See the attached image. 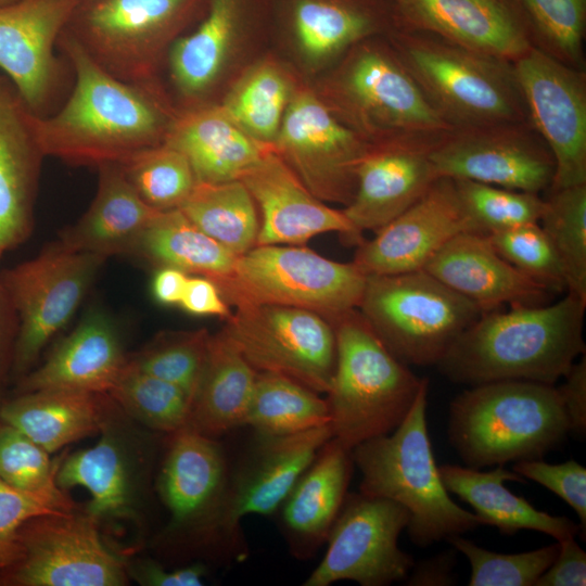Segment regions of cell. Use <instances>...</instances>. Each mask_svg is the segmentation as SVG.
<instances>
[{"label":"cell","instance_id":"obj_49","mask_svg":"<svg viewBox=\"0 0 586 586\" xmlns=\"http://www.w3.org/2000/svg\"><path fill=\"white\" fill-rule=\"evenodd\" d=\"M487 237L494 249L518 270L551 293L566 292L562 266L539 222L517 226Z\"/></svg>","mask_w":586,"mask_h":586},{"label":"cell","instance_id":"obj_43","mask_svg":"<svg viewBox=\"0 0 586 586\" xmlns=\"http://www.w3.org/2000/svg\"><path fill=\"white\" fill-rule=\"evenodd\" d=\"M63 457L53 461L24 433L5 423L0 425V479L58 511L69 512L75 504L56 482Z\"/></svg>","mask_w":586,"mask_h":586},{"label":"cell","instance_id":"obj_4","mask_svg":"<svg viewBox=\"0 0 586 586\" xmlns=\"http://www.w3.org/2000/svg\"><path fill=\"white\" fill-rule=\"evenodd\" d=\"M429 380L402 423L391 433L351 450L361 473L360 493L391 499L407 509L410 539L424 548L483 525L474 512L458 506L441 479L426 423Z\"/></svg>","mask_w":586,"mask_h":586},{"label":"cell","instance_id":"obj_17","mask_svg":"<svg viewBox=\"0 0 586 586\" xmlns=\"http://www.w3.org/2000/svg\"><path fill=\"white\" fill-rule=\"evenodd\" d=\"M527 119L549 148V190L586 184V75L533 46L513 61ZM548 190V191H549Z\"/></svg>","mask_w":586,"mask_h":586},{"label":"cell","instance_id":"obj_2","mask_svg":"<svg viewBox=\"0 0 586 586\" xmlns=\"http://www.w3.org/2000/svg\"><path fill=\"white\" fill-rule=\"evenodd\" d=\"M585 309L586 301L565 292L555 303L483 313L436 366L469 386L505 380L555 385L585 355Z\"/></svg>","mask_w":586,"mask_h":586},{"label":"cell","instance_id":"obj_24","mask_svg":"<svg viewBox=\"0 0 586 586\" xmlns=\"http://www.w3.org/2000/svg\"><path fill=\"white\" fill-rule=\"evenodd\" d=\"M227 483L224 453L214 438L188 426L173 434L158 477L170 528L217 534Z\"/></svg>","mask_w":586,"mask_h":586},{"label":"cell","instance_id":"obj_59","mask_svg":"<svg viewBox=\"0 0 586 586\" xmlns=\"http://www.w3.org/2000/svg\"><path fill=\"white\" fill-rule=\"evenodd\" d=\"M15 1H17V0H0V7L5 5V4H10V3L15 2Z\"/></svg>","mask_w":586,"mask_h":586},{"label":"cell","instance_id":"obj_57","mask_svg":"<svg viewBox=\"0 0 586 586\" xmlns=\"http://www.w3.org/2000/svg\"><path fill=\"white\" fill-rule=\"evenodd\" d=\"M456 549L441 552L430 559L413 564V572L408 585L413 586H447L455 582Z\"/></svg>","mask_w":586,"mask_h":586},{"label":"cell","instance_id":"obj_10","mask_svg":"<svg viewBox=\"0 0 586 586\" xmlns=\"http://www.w3.org/2000/svg\"><path fill=\"white\" fill-rule=\"evenodd\" d=\"M204 0H84L65 30L115 78L155 89L166 48Z\"/></svg>","mask_w":586,"mask_h":586},{"label":"cell","instance_id":"obj_41","mask_svg":"<svg viewBox=\"0 0 586 586\" xmlns=\"http://www.w3.org/2000/svg\"><path fill=\"white\" fill-rule=\"evenodd\" d=\"M539 225L562 266L566 292L586 301V184L547 191Z\"/></svg>","mask_w":586,"mask_h":586},{"label":"cell","instance_id":"obj_16","mask_svg":"<svg viewBox=\"0 0 586 586\" xmlns=\"http://www.w3.org/2000/svg\"><path fill=\"white\" fill-rule=\"evenodd\" d=\"M440 177L539 194L556 173L555 158L528 120L453 129L433 148Z\"/></svg>","mask_w":586,"mask_h":586},{"label":"cell","instance_id":"obj_51","mask_svg":"<svg viewBox=\"0 0 586 586\" xmlns=\"http://www.w3.org/2000/svg\"><path fill=\"white\" fill-rule=\"evenodd\" d=\"M512 470L523 479L532 480L563 499L579 519L581 532L586 531V468L570 459L551 464L543 459L513 463Z\"/></svg>","mask_w":586,"mask_h":586},{"label":"cell","instance_id":"obj_50","mask_svg":"<svg viewBox=\"0 0 586 586\" xmlns=\"http://www.w3.org/2000/svg\"><path fill=\"white\" fill-rule=\"evenodd\" d=\"M63 513L42 500L24 494L0 479V582L5 583L21 556L20 531L40 514Z\"/></svg>","mask_w":586,"mask_h":586},{"label":"cell","instance_id":"obj_45","mask_svg":"<svg viewBox=\"0 0 586 586\" xmlns=\"http://www.w3.org/2000/svg\"><path fill=\"white\" fill-rule=\"evenodd\" d=\"M534 46L585 71L586 0H518Z\"/></svg>","mask_w":586,"mask_h":586},{"label":"cell","instance_id":"obj_36","mask_svg":"<svg viewBox=\"0 0 586 586\" xmlns=\"http://www.w3.org/2000/svg\"><path fill=\"white\" fill-rule=\"evenodd\" d=\"M257 371L222 332L209 335L188 428L212 438L244 425Z\"/></svg>","mask_w":586,"mask_h":586},{"label":"cell","instance_id":"obj_14","mask_svg":"<svg viewBox=\"0 0 586 586\" xmlns=\"http://www.w3.org/2000/svg\"><path fill=\"white\" fill-rule=\"evenodd\" d=\"M21 556L5 583L18 586H123L128 570L87 512L47 513L20 531Z\"/></svg>","mask_w":586,"mask_h":586},{"label":"cell","instance_id":"obj_47","mask_svg":"<svg viewBox=\"0 0 586 586\" xmlns=\"http://www.w3.org/2000/svg\"><path fill=\"white\" fill-rule=\"evenodd\" d=\"M208 339L206 330L163 334L128 360L136 368L178 386L192 403L204 368Z\"/></svg>","mask_w":586,"mask_h":586},{"label":"cell","instance_id":"obj_26","mask_svg":"<svg viewBox=\"0 0 586 586\" xmlns=\"http://www.w3.org/2000/svg\"><path fill=\"white\" fill-rule=\"evenodd\" d=\"M423 270L473 302L483 313L502 305H543L553 294L507 262L488 237L481 233L455 235Z\"/></svg>","mask_w":586,"mask_h":586},{"label":"cell","instance_id":"obj_25","mask_svg":"<svg viewBox=\"0 0 586 586\" xmlns=\"http://www.w3.org/2000/svg\"><path fill=\"white\" fill-rule=\"evenodd\" d=\"M34 115L12 82L0 77V258L24 243L34 228L44 157Z\"/></svg>","mask_w":586,"mask_h":586},{"label":"cell","instance_id":"obj_19","mask_svg":"<svg viewBox=\"0 0 586 586\" xmlns=\"http://www.w3.org/2000/svg\"><path fill=\"white\" fill-rule=\"evenodd\" d=\"M257 435L233 477H228L219 515L217 534L233 550L235 544L240 546V520L249 514L268 515L282 505L333 432L327 424L289 435Z\"/></svg>","mask_w":586,"mask_h":586},{"label":"cell","instance_id":"obj_23","mask_svg":"<svg viewBox=\"0 0 586 586\" xmlns=\"http://www.w3.org/2000/svg\"><path fill=\"white\" fill-rule=\"evenodd\" d=\"M395 25L515 61L534 43L518 0H391Z\"/></svg>","mask_w":586,"mask_h":586},{"label":"cell","instance_id":"obj_42","mask_svg":"<svg viewBox=\"0 0 586 586\" xmlns=\"http://www.w3.org/2000/svg\"><path fill=\"white\" fill-rule=\"evenodd\" d=\"M107 395L125 415L152 430L174 434L189 424L191 398L129 360Z\"/></svg>","mask_w":586,"mask_h":586},{"label":"cell","instance_id":"obj_28","mask_svg":"<svg viewBox=\"0 0 586 586\" xmlns=\"http://www.w3.org/2000/svg\"><path fill=\"white\" fill-rule=\"evenodd\" d=\"M281 4L297 47L313 63L346 54L395 25L391 0H281Z\"/></svg>","mask_w":586,"mask_h":586},{"label":"cell","instance_id":"obj_58","mask_svg":"<svg viewBox=\"0 0 586 586\" xmlns=\"http://www.w3.org/2000/svg\"><path fill=\"white\" fill-rule=\"evenodd\" d=\"M189 275L169 266L157 269L152 280V295L156 302L166 306L179 305Z\"/></svg>","mask_w":586,"mask_h":586},{"label":"cell","instance_id":"obj_56","mask_svg":"<svg viewBox=\"0 0 586 586\" xmlns=\"http://www.w3.org/2000/svg\"><path fill=\"white\" fill-rule=\"evenodd\" d=\"M17 332V316L0 278V408L7 374L12 370Z\"/></svg>","mask_w":586,"mask_h":586},{"label":"cell","instance_id":"obj_11","mask_svg":"<svg viewBox=\"0 0 586 586\" xmlns=\"http://www.w3.org/2000/svg\"><path fill=\"white\" fill-rule=\"evenodd\" d=\"M106 259L56 241L35 257L0 272L18 320L12 364L15 373L26 372L68 323Z\"/></svg>","mask_w":586,"mask_h":586},{"label":"cell","instance_id":"obj_35","mask_svg":"<svg viewBox=\"0 0 586 586\" xmlns=\"http://www.w3.org/2000/svg\"><path fill=\"white\" fill-rule=\"evenodd\" d=\"M252 11L253 0H208L196 29L175 40L168 65L173 84L183 98L199 99L215 85Z\"/></svg>","mask_w":586,"mask_h":586},{"label":"cell","instance_id":"obj_8","mask_svg":"<svg viewBox=\"0 0 586 586\" xmlns=\"http://www.w3.org/2000/svg\"><path fill=\"white\" fill-rule=\"evenodd\" d=\"M358 310L405 365H437L483 314L423 269L367 276Z\"/></svg>","mask_w":586,"mask_h":586},{"label":"cell","instance_id":"obj_3","mask_svg":"<svg viewBox=\"0 0 586 586\" xmlns=\"http://www.w3.org/2000/svg\"><path fill=\"white\" fill-rule=\"evenodd\" d=\"M569 433V417L556 385L489 382L470 386L449 406V443L474 469L543 459Z\"/></svg>","mask_w":586,"mask_h":586},{"label":"cell","instance_id":"obj_44","mask_svg":"<svg viewBox=\"0 0 586 586\" xmlns=\"http://www.w3.org/2000/svg\"><path fill=\"white\" fill-rule=\"evenodd\" d=\"M120 166L140 198L158 212L179 208L198 183L184 154L166 143Z\"/></svg>","mask_w":586,"mask_h":586},{"label":"cell","instance_id":"obj_46","mask_svg":"<svg viewBox=\"0 0 586 586\" xmlns=\"http://www.w3.org/2000/svg\"><path fill=\"white\" fill-rule=\"evenodd\" d=\"M477 233L489 235L517 226L539 222L545 200L539 194L466 179H454Z\"/></svg>","mask_w":586,"mask_h":586},{"label":"cell","instance_id":"obj_52","mask_svg":"<svg viewBox=\"0 0 586 586\" xmlns=\"http://www.w3.org/2000/svg\"><path fill=\"white\" fill-rule=\"evenodd\" d=\"M559 543V552L552 564L536 581L535 586H585L586 553L569 538Z\"/></svg>","mask_w":586,"mask_h":586},{"label":"cell","instance_id":"obj_54","mask_svg":"<svg viewBox=\"0 0 586 586\" xmlns=\"http://www.w3.org/2000/svg\"><path fill=\"white\" fill-rule=\"evenodd\" d=\"M565 382L559 386L569 421L570 433L584 436L586 432V357L572 366L563 378Z\"/></svg>","mask_w":586,"mask_h":586},{"label":"cell","instance_id":"obj_34","mask_svg":"<svg viewBox=\"0 0 586 586\" xmlns=\"http://www.w3.org/2000/svg\"><path fill=\"white\" fill-rule=\"evenodd\" d=\"M353 464L351 450L332 437L283 501L285 528L302 553L328 538L346 498Z\"/></svg>","mask_w":586,"mask_h":586},{"label":"cell","instance_id":"obj_31","mask_svg":"<svg viewBox=\"0 0 586 586\" xmlns=\"http://www.w3.org/2000/svg\"><path fill=\"white\" fill-rule=\"evenodd\" d=\"M118 413L114 402L97 444L64 456L56 474L62 489L80 486L89 492L91 499L85 512L98 523L127 519L133 513V463L126 438L117 428Z\"/></svg>","mask_w":586,"mask_h":586},{"label":"cell","instance_id":"obj_1","mask_svg":"<svg viewBox=\"0 0 586 586\" xmlns=\"http://www.w3.org/2000/svg\"><path fill=\"white\" fill-rule=\"evenodd\" d=\"M75 74L74 88L52 115H34L44 156L74 166L123 165L165 142L176 117L155 89L122 81L100 67L64 29L58 39Z\"/></svg>","mask_w":586,"mask_h":586},{"label":"cell","instance_id":"obj_53","mask_svg":"<svg viewBox=\"0 0 586 586\" xmlns=\"http://www.w3.org/2000/svg\"><path fill=\"white\" fill-rule=\"evenodd\" d=\"M179 306L195 316H218L227 319L232 313L218 286L202 276L189 277Z\"/></svg>","mask_w":586,"mask_h":586},{"label":"cell","instance_id":"obj_30","mask_svg":"<svg viewBox=\"0 0 586 586\" xmlns=\"http://www.w3.org/2000/svg\"><path fill=\"white\" fill-rule=\"evenodd\" d=\"M95 196L76 224L65 228L59 241L68 249L110 257L130 254L158 215L127 179L119 164L98 167Z\"/></svg>","mask_w":586,"mask_h":586},{"label":"cell","instance_id":"obj_37","mask_svg":"<svg viewBox=\"0 0 586 586\" xmlns=\"http://www.w3.org/2000/svg\"><path fill=\"white\" fill-rule=\"evenodd\" d=\"M157 267L169 266L217 283L232 272L239 256L207 235L179 209L160 212L130 254Z\"/></svg>","mask_w":586,"mask_h":586},{"label":"cell","instance_id":"obj_55","mask_svg":"<svg viewBox=\"0 0 586 586\" xmlns=\"http://www.w3.org/2000/svg\"><path fill=\"white\" fill-rule=\"evenodd\" d=\"M128 572V575L144 586H200L203 585L206 570L202 564L196 563L167 571L152 560H143L137 562Z\"/></svg>","mask_w":586,"mask_h":586},{"label":"cell","instance_id":"obj_6","mask_svg":"<svg viewBox=\"0 0 586 586\" xmlns=\"http://www.w3.org/2000/svg\"><path fill=\"white\" fill-rule=\"evenodd\" d=\"M336 364L328 393L333 437L346 449L394 431L424 378L383 344L358 309L332 322Z\"/></svg>","mask_w":586,"mask_h":586},{"label":"cell","instance_id":"obj_22","mask_svg":"<svg viewBox=\"0 0 586 586\" xmlns=\"http://www.w3.org/2000/svg\"><path fill=\"white\" fill-rule=\"evenodd\" d=\"M260 211L256 245H304L309 239L337 232L360 244L343 209L315 196L272 146L240 179Z\"/></svg>","mask_w":586,"mask_h":586},{"label":"cell","instance_id":"obj_5","mask_svg":"<svg viewBox=\"0 0 586 586\" xmlns=\"http://www.w3.org/2000/svg\"><path fill=\"white\" fill-rule=\"evenodd\" d=\"M387 38L451 129L528 120L513 62L400 25H394Z\"/></svg>","mask_w":586,"mask_h":586},{"label":"cell","instance_id":"obj_32","mask_svg":"<svg viewBox=\"0 0 586 586\" xmlns=\"http://www.w3.org/2000/svg\"><path fill=\"white\" fill-rule=\"evenodd\" d=\"M113 405L107 394L43 388L3 403L0 419L51 454L100 433Z\"/></svg>","mask_w":586,"mask_h":586},{"label":"cell","instance_id":"obj_40","mask_svg":"<svg viewBox=\"0 0 586 586\" xmlns=\"http://www.w3.org/2000/svg\"><path fill=\"white\" fill-rule=\"evenodd\" d=\"M292 93L283 71L266 61L243 74L219 106L253 139L272 146Z\"/></svg>","mask_w":586,"mask_h":586},{"label":"cell","instance_id":"obj_27","mask_svg":"<svg viewBox=\"0 0 586 586\" xmlns=\"http://www.w3.org/2000/svg\"><path fill=\"white\" fill-rule=\"evenodd\" d=\"M128 361L120 334L109 314L91 307L44 362L26 374L20 392L67 388L109 394Z\"/></svg>","mask_w":586,"mask_h":586},{"label":"cell","instance_id":"obj_9","mask_svg":"<svg viewBox=\"0 0 586 586\" xmlns=\"http://www.w3.org/2000/svg\"><path fill=\"white\" fill-rule=\"evenodd\" d=\"M367 276L352 262L329 259L304 245H255L215 283L235 307L270 304L303 308L331 322L358 309Z\"/></svg>","mask_w":586,"mask_h":586},{"label":"cell","instance_id":"obj_38","mask_svg":"<svg viewBox=\"0 0 586 586\" xmlns=\"http://www.w3.org/2000/svg\"><path fill=\"white\" fill-rule=\"evenodd\" d=\"M179 209L199 229L237 256L257 243V206L241 180L198 182Z\"/></svg>","mask_w":586,"mask_h":586},{"label":"cell","instance_id":"obj_29","mask_svg":"<svg viewBox=\"0 0 586 586\" xmlns=\"http://www.w3.org/2000/svg\"><path fill=\"white\" fill-rule=\"evenodd\" d=\"M164 143L184 154L198 182L212 183L240 180L271 146L253 139L219 105L177 114Z\"/></svg>","mask_w":586,"mask_h":586},{"label":"cell","instance_id":"obj_33","mask_svg":"<svg viewBox=\"0 0 586 586\" xmlns=\"http://www.w3.org/2000/svg\"><path fill=\"white\" fill-rule=\"evenodd\" d=\"M438 470L447 492L468 502L482 524L496 526L501 534L512 535L521 530H532L562 542L575 538L581 532L579 524L571 519L537 510L526 499L510 492L505 482H524V479L505 466L481 471L443 464Z\"/></svg>","mask_w":586,"mask_h":586},{"label":"cell","instance_id":"obj_48","mask_svg":"<svg viewBox=\"0 0 586 586\" xmlns=\"http://www.w3.org/2000/svg\"><path fill=\"white\" fill-rule=\"evenodd\" d=\"M446 540L469 560L470 586H535L560 548L556 542L526 552L499 553L484 549L461 535L449 536Z\"/></svg>","mask_w":586,"mask_h":586},{"label":"cell","instance_id":"obj_12","mask_svg":"<svg viewBox=\"0 0 586 586\" xmlns=\"http://www.w3.org/2000/svg\"><path fill=\"white\" fill-rule=\"evenodd\" d=\"M222 332L257 372L285 375L328 394L336 364L330 320L311 310L270 304L235 307Z\"/></svg>","mask_w":586,"mask_h":586},{"label":"cell","instance_id":"obj_15","mask_svg":"<svg viewBox=\"0 0 586 586\" xmlns=\"http://www.w3.org/2000/svg\"><path fill=\"white\" fill-rule=\"evenodd\" d=\"M369 143L311 91L292 93L273 150L319 200L346 206Z\"/></svg>","mask_w":586,"mask_h":586},{"label":"cell","instance_id":"obj_18","mask_svg":"<svg viewBox=\"0 0 586 586\" xmlns=\"http://www.w3.org/2000/svg\"><path fill=\"white\" fill-rule=\"evenodd\" d=\"M84 0H17L0 7V68L38 116L59 94L63 66L53 49Z\"/></svg>","mask_w":586,"mask_h":586},{"label":"cell","instance_id":"obj_39","mask_svg":"<svg viewBox=\"0 0 586 586\" xmlns=\"http://www.w3.org/2000/svg\"><path fill=\"white\" fill-rule=\"evenodd\" d=\"M331 424L327 399L278 373L257 372L244 425L259 435H289Z\"/></svg>","mask_w":586,"mask_h":586},{"label":"cell","instance_id":"obj_20","mask_svg":"<svg viewBox=\"0 0 586 586\" xmlns=\"http://www.w3.org/2000/svg\"><path fill=\"white\" fill-rule=\"evenodd\" d=\"M477 233L459 199L454 179L438 177L404 213L362 241L354 264L366 276L423 269L451 238Z\"/></svg>","mask_w":586,"mask_h":586},{"label":"cell","instance_id":"obj_13","mask_svg":"<svg viewBox=\"0 0 586 586\" xmlns=\"http://www.w3.org/2000/svg\"><path fill=\"white\" fill-rule=\"evenodd\" d=\"M410 514L386 498L364 494L346 496L329 532L328 549L305 586H329L353 581L384 586L405 579L415 562L398 546Z\"/></svg>","mask_w":586,"mask_h":586},{"label":"cell","instance_id":"obj_21","mask_svg":"<svg viewBox=\"0 0 586 586\" xmlns=\"http://www.w3.org/2000/svg\"><path fill=\"white\" fill-rule=\"evenodd\" d=\"M447 132L369 145L357 167L353 199L343 208L358 232H377L424 194L440 177L431 151Z\"/></svg>","mask_w":586,"mask_h":586},{"label":"cell","instance_id":"obj_7","mask_svg":"<svg viewBox=\"0 0 586 586\" xmlns=\"http://www.w3.org/2000/svg\"><path fill=\"white\" fill-rule=\"evenodd\" d=\"M380 36L354 46L337 69L331 85L337 117L369 144L451 130Z\"/></svg>","mask_w":586,"mask_h":586}]
</instances>
